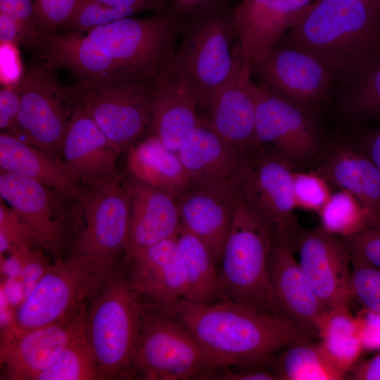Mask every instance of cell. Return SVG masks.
Here are the masks:
<instances>
[{"label":"cell","mask_w":380,"mask_h":380,"mask_svg":"<svg viewBox=\"0 0 380 380\" xmlns=\"http://www.w3.org/2000/svg\"><path fill=\"white\" fill-rule=\"evenodd\" d=\"M173 11L125 18L87 34L54 31L38 35L32 49L47 67L65 69L75 86L122 77L158 79L170 72L184 19Z\"/></svg>","instance_id":"cell-1"},{"label":"cell","mask_w":380,"mask_h":380,"mask_svg":"<svg viewBox=\"0 0 380 380\" xmlns=\"http://www.w3.org/2000/svg\"><path fill=\"white\" fill-rule=\"evenodd\" d=\"M276 46L310 54L346 87L380 49V11L361 0H314Z\"/></svg>","instance_id":"cell-2"},{"label":"cell","mask_w":380,"mask_h":380,"mask_svg":"<svg viewBox=\"0 0 380 380\" xmlns=\"http://www.w3.org/2000/svg\"><path fill=\"white\" fill-rule=\"evenodd\" d=\"M158 308L174 315L206 350L227 365L265 360L308 338L271 314L229 300L203 304L182 299Z\"/></svg>","instance_id":"cell-3"},{"label":"cell","mask_w":380,"mask_h":380,"mask_svg":"<svg viewBox=\"0 0 380 380\" xmlns=\"http://www.w3.org/2000/svg\"><path fill=\"white\" fill-rule=\"evenodd\" d=\"M144 310L120 269L109 272L92 296L85 336L105 379H132Z\"/></svg>","instance_id":"cell-4"},{"label":"cell","mask_w":380,"mask_h":380,"mask_svg":"<svg viewBox=\"0 0 380 380\" xmlns=\"http://www.w3.org/2000/svg\"><path fill=\"white\" fill-rule=\"evenodd\" d=\"M242 58L231 13L220 9L184 20L170 73L193 91L201 111Z\"/></svg>","instance_id":"cell-5"},{"label":"cell","mask_w":380,"mask_h":380,"mask_svg":"<svg viewBox=\"0 0 380 380\" xmlns=\"http://www.w3.org/2000/svg\"><path fill=\"white\" fill-rule=\"evenodd\" d=\"M274 236L272 226L236 194L232 226L218 270L222 299L270 314L271 257Z\"/></svg>","instance_id":"cell-6"},{"label":"cell","mask_w":380,"mask_h":380,"mask_svg":"<svg viewBox=\"0 0 380 380\" xmlns=\"http://www.w3.org/2000/svg\"><path fill=\"white\" fill-rule=\"evenodd\" d=\"M122 179L115 172L88 188L71 208L70 255L89 258L108 272L117 268L127 244L129 202Z\"/></svg>","instance_id":"cell-7"},{"label":"cell","mask_w":380,"mask_h":380,"mask_svg":"<svg viewBox=\"0 0 380 380\" xmlns=\"http://www.w3.org/2000/svg\"><path fill=\"white\" fill-rule=\"evenodd\" d=\"M227 365L206 350L174 315L144 303L132 379H195L210 369Z\"/></svg>","instance_id":"cell-8"},{"label":"cell","mask_w":380,"mask_h":380,"mask_svg":"<svg viewBox=\"0 0 380 380\" xmlns=\"http://www.w3.org/2000/svg\"><path fill=\"white\" fill-rule=\"evenodd\" d=\"M161 77H122L86 87H65V89L70 101L85 107L119 154L129 148L150 125L154 95Z\"/></svg>","instance_id":"cell-9"},{"label":"cell","mask_w":380,"mask_h":380,"mask_svg":"<svg viewBox=\"0 0 380 380\" xmlns=\"http://www.w3.org/2000/svg\"><path fill=\"white\" fill-rule=\"evenodd\" d=\"M108 273L84 256L59 259L49 265L18 305L11 327L30 329L70 317L89 305Z\"/></svg>","instance_id":"cell-10"},{"label":"cell","mask_w":380,"mask_h":380,"mask_svg":"<svg viewBox=\"0 0 380 380\" xmlns=\"http://www.w3.org/2000/svg\"><path fill=\"white\" fill-rule=\"evenodd\" d=\"M54 70L37 60L18 81V139L61 160L71 106Z\"/></svg>","instance_id":"cell-11"},{"label":"cell","mask_w":380,"mask_h":380,"mask_svg":"<svg viewBox=\"0 0 380 380\" xmlns=\"http://www.w3.org/2000/svg\"><path fill=\"white\" fill-rule=\"evenodd\" d=\"M292 172L291 166L277 153L261 148L244 162L235 190L294 250L303 229L294 214Z\"/></svg>","instance_id":"cell-12"},{"label":"cell","mask_w":380,"mask_h":380,"mask_svg":"<svg viewBox=\"0 0 380 380\" xmlns=\"http://www.w3.org/2000/svg\"><path fill=\"white\" fill-rule=\"evenodd\" d=\"M250 70L255 84L310 113L326 101L336 81L313 56L281 46H274L251 61Z\"/></svg>","instance_id":"cell-13"},{"label":"cell","mask_w":380,"mask_h":380,"mask_svg":"<svg viewBox=\"0 0 380 380\" xmlns=\"http://www.w3.org/2000/svg\"><path fill=\"white\" fill-rule=\"evenodd\" d=\"M255 134L260 148L277 153L293 169L310 160L319 149V139L310 112L271 94L253 80Z\"/></svg>","instance_id":"cell-14"},{"label":"cell","mask_w":380,"mask_h":380,"mask_svg":"<svg viewBox=\"0 0 380 380\" xmlns=\"http://www.w3.org/2000/svg\"><path fill=\"white\" fill-rule=\"evenodd\" d=\"M87 307L60 321L30 329L7 328L0 360L11 380H36L61 352L85 334Z\"/></svg>","instance_id":"cell-15"},{"label":"cell","mask_w":380,"mask_h":380,"mask_svg":"<svg viewBox=\"0 0 380 380\" xmlns=\"http://www.w3.org/2000/svg\"><path fill=\"white\" fill-rule=\"evenodd\" d=\"M291 244L275 234L271 257L269 309L303 336L318 337V324L325 311Z\"/></svg>","instance_id":"cell-16"},{"label":"cell","mask_w":380,"mask_h":380,"mask_svg":"<svg viewBox=\"0 0 380 380\" xmlns=\"http://www.w3.org/2000/svg\"><path fill=\"white\" fill-rule=\"evenodd\" d=\"M1 198L57 254L70 236V201L37 181L1 170Z\"/></svg>","instance_id":"cell-17"},{"label":"cell","mask_w":380,"mask_h":380,"mask_svg":"<svg viewBox=\"0 0 380 380\" xmlns=\"http://www.w3.org/2000/svg\"><path fill=\"white\" fill-rule=\"evenodd\" d=\"M299 263L325 310L349 308L350 254L341 238L321 227L302 230L294 247Z\"/></svg>","instance_id":"cell-18"},{"label":"cell","mask_w":380,"mask_h":380,"mask_svg":"<svg viewBox=\"0 0 380 380\" xmlns=\"http://www.w3.org/2000/svg\"><path fill=\"white\" fill-rule=\"evenodd\" d=\"M131 289L146 303L165 307L184 298L186 279L175 236L124 260Z\"/></svg>","instance_id":"cell-19"},{"label":"cell","mask_w":380,"mask_h":380,"mask_svg":"<svg viewBox=\"0 0 380 380\" xmlns=\"http://www.w3.org/2000/svg\"><path fill=\"white\" fill-rule=\"evenodd\" d=\"M250 63L243 58L232 77L209 100L202 121L247 158L259 151Z\"/></svg>","instance_id":"cell-20"},{"label":"cell","mask_w":380,"mask_h":380,"mask_svg":"<svg viewBox=\"0 0 380 380\" xmlns=\"http://www.w3.org/2000/svg\"><path fill=\"white\" fill-rule=\"evenodd\" d=\"M314 0H241L232 10L236 42L244 60L277 45L310 9Z\"/></svg>","instance_id":"cell-21"},{"label":"cell","mask_w":380,"mask_h":380,"mask_svg":"<svg viewBox=\"0 0 380 380\" xmlns=\"http://www.w3.org/2000/svg\"><path fill=\"white\" fill-rule=\"evenodd\" d=\"M69 103L71 112L61 161L77 182L89 188L116 172L118 154L85 107Z\"/></svg>","instance_id":"cell-22"},{"label":"cell","mask_w":380,"mask_h":380,"mask_svg":"<svg viewBox=\"0 0 380 380\" xmlns=\"http://www.w3.org/2000/svg\"><path fill=\"white\" fill-rule=\"evenodd\" d=\"M125 186L129 225L125 259L137 251L174 237L182 226L176 197L132 176Z\"/></svg>","instance_id":"cell-23"},{"label":"cell","mask_w":380,"mask_h":380,"mask_svg":"<svg viewBox=\"0 0 380 380\" xmlns=\"http://www.w3.org/2000/svg\"><path fill=\"white\" fill-rule=\"evenodd\" d=\"M177 153L189 188H235L239 171L249 158L203 121Z\"/></svg>","instance_id":"cell-24"},{"label":"cell","mask_w":380,"mask_h":380,"mask_svg":"<svg viewBox=\"0 0 380 380\" xmlns=\"http://www.w3.org/2000/svg\"><path fill=\"white\" fill-rule=\"evenodd\" d=\"M236 190L231 186L189 188L176 197L182 226L201 240L220 265L232 226Z\"/></svg>","instance_id":"cell-25"},{"label":"cell","mask_w":380,"mask_h":380,"mask_svg":"<svg viewBox=\"0 0 380 380\" xmlns=\"http://www.w3.org/2000/svg\"><path fill=\"white\" fill-rule=\"evenodd\" d=\"M202 123L193 91L170 72L163 76L154 95L149 126L169 149L177 152L192 132Z\"/></svg>","instance_id":"cell-26"},{"label":"cell","mask_w":380,"mask_h":380,"mask_svg":"<svg viewBox=\"0 0 380 380\" xmlns=\"http://www.w3.org/2000/svg\"><path fill=\"white\" fill-rule=\"evenodd\" d=\"M0 167L52 188L70 201L79 200L88 189L75 179L61 160L4 132L0 134Z\"/></svg>","instance_id":"cell-27"},{"label":"cell","mask_w":380,"mask_h":380,"mask_svg":"<svg viewBox=\"0 0 380 380\" xmlns=\"http://www.w3.org/2000/svg\"><path fill=\"white\" fill-rule=\"evenodd\" d=\"M316 172L330 185L355 196L380 224V170L365 153L338 144Z\"/></svg>","instance_id":"cell-28"},{"label":"cell","mask_w":380,"mask_h":380,"mask_svg":"<svg viewBox=\"0 0 380 380\" xmlns=\"http://www.w3.org/2000/svg\"><path fill=\"white\" fill-rule=\"evenodd\" d=\"M127 163L131 176L175 197L189 188L188 175L177 153L155 135L132 145Z\"/></svg>","instance_id":"cell-29"},{"label":"cell","mask_w":380,"mask_h":380,"mask_svg":"<svg viewBox=\"0 0 380 380\" xmlns=\"http://www.w3.org/2000/svg\"><path fill=\"white\" fill-rule=\"evenodd\" d=\"M186 279L183 299L209 304L222 300L217 263L206 245L182 226L175 235Z\"/></svg>","instance_id":"cell-30"},{"label":"cell","mask_w":380,"mask_h":380,"mask_svg":"<svg viewBox=\"0 0 380 380\" xmlns=\"http://www.w3.org/2000/svg\"><path fill=\"white\" fill-rule=\"evenodd\" d=\"M318 338L324 355L347 376L364 352L357 318L350 308L325 310L318 324Z\"/></svg>","instance_id":"cell-31"},{"label":"cell","mask_w":380,"mask_h":380,"mask_svg":"<svg viewBox=\"0 0 380 380\" xmlns=\"http://www.w3.org/2000/svg\"><path fill=\"white\" fill-rule=\"evenodd\" d=\"M267 362L277 380H341L346 375L322 351L319 342L302 339L270 356Z\"/></svg>","instance_id":"cell-32"},{"label":"cell","mask_w":380,"mask_h":380,"mask_svg":"<svg viewBox=\"0 0 380 380\" xmlns=\"http://www.w3.org/2000/svg\"><path fill=\"white\" fill-rule=\"evenodd\" d=\"M317 215L321 227L340 238L355 235L376 224L369 209L343 189L332 193Z\"/></svg>","instance_id":"cell-33"},{"label":"cell","mask_w":380,"mask_h":380,"mask_svg":"<svg viewBox=\"0 0 380 380\" xmlns=\"http://www.w3.org/2000/svg\"><path fill=\"white\" fill-rule=\"evenodd\" d=\"M345 87L344 108L349 116L364 120L380 119V49Z\"/></svg>","instance_id":"cell-34"},{"label":"cell","mask_w":380,"mask_h":380,"mask_svg":"<svg viewBox=\"0 0 380 380\" xmlns=\"http://www.w3.org/2000/svg\"><path fill=\"white\" fill-rule=\"evenodd\" d=\"M85 334L65 347L36 380H101Z\"/></svg>","instance_id":"cell-35"},{"label":"cell","mask_w":380,"mask_h":380,"mask_svg":"<svg viewBox=\"0 0 380 380\" xmlns=\"http://www.w3.org/2000/svg\"><path fill=\"white\" fill-rule=\"evenodd\" d=\"M44 248L39 234L1 198L0 252L11 253L23 248Z\"/></svg>","instance_id":"cell-36"},{"label":"cell","mask_w":380,"mask_h":380,"mask_svg":"<svg viewBox=\"0 0 380 380\" xmlns=\"http://www.w3.org/2000/svg\"><path fill=\"white\" fill-rule=\"evenodd\" d=\"M351 291L363 309L380 312V269L350 254Z\"/></svg>","instance_id":"cell-37"},{"label":"cell","mask_w":380,"mask_h":380,"mask_svg":"<svg viewBox=\"0 0 380 380\" xmlns=\"http://www.w3.org/2000/svg\"><path fill=\"white\" fill-rule=\"evenodd\" d=\"M292 180L296 209L317 213L332 194L329 183L316 171H293Z\"/></svg>","instance_id":"cell-38"},{"label":"cell","mask_w":380,"mask_h":380,"mask_svg":"<svg viewBox=\"0 0 380 380\" xmlns=\"http://www.w3.org/2000/svg\"><path fill=\"white\" fill-rule=\"evenodd\" d=\"M128 18L120 11L98 0H77L67 20L63 25L72 32H89L115 20Z\"/></svg>","instance_id":"cell-39"},{"label":"cell","mask_w":380,"mask_h":380,"mask_svg":"<svg viewBox=\"0 0 380 380\" xmlns=\"http://www.w3.org/2000/svg\"><path fill=\"white\" fill-rule=\"evenodd\" d=\"M195 379L277 380V378L267 359L258 362L216 367L200 374Z\"/></svg>","instance_id":"cell-40"},{"label":"cell","mask_w":380,"mask_h":380,"mask_svg":"<svg viewBox=\"0 0 380 380\" xmlns=\"http://www.w3.org/2000/svg\"><path fill=\"white\" fill-rule=\"evenodd\" d=\"M77 0H33L38 35L46 34L63 25Z\"/></svg>","instance_id":"cell-41"},{"label":"cell","mask_w":380,"mask_h":380,"mask_svg":"<svg viewBox=\"0 0 380 380\" xmlns=\"http://www.w3.org/2000/svg\"><path fill=\"white\" fill-rule=\"evenodd\" d=\"M0 13L9 16L18 23L21 45L32 48L38 37L33 0H0Z\"/></svg>","instance_id":"cell-42"},{"label":"cell","mask_w":380,"mask_h":380,"mask_svg":"<svg viewBox=\"0 0 380 380\" xmlns=\"http://www.w3.org/2000/svg\"><path fill=\"white\" fill-rule=\"evenodd\" d=\"M341 239L351 255L380 269V224Z\"/></svg>","instance_id":"cell-43"},{"label":"cell","mask_w":380,"mask_h":380,"mask_svg":"<svg viewBox=\"0 0 380 380\" xmlns=\"http://www.w3.org/2000/svg\"><path fill=\"white\" fill-rule=\"evenodd\" d=\"M20 91L18 81L0 90V128L3 132L18 137V114Z\"/></svg>","instance_id":"cell-44"},{"label":"cell","mask_w":380,"mask_h":380,"mask_svg":"<svg viewBox=\"0 0 380 380\" xmlns=\"http://www.w3.org/2000/svg\"><path fill=\"white\" fill-rule=\"evenodd\" d=\"M355 317L364 351L380 352V312L362 308Z\"/></svg>","instance_id":"cell-45"},{"label":"cell","mask_w":380,"mask_h":380,"mask_svg":"<svg viewBox=\"0 0 380 380\" xmlns=\"http://www.w3.org/2000/svg\"><path fill=\"white\" fill-rule=\"evenodd\" d=\"M217 0H172L173 11L179 15L201 16L220 10Z\"/></svg>","instance_id":"cell-46"},{"label":"cell","mask_w":380,"mask_h":380,"mask_svg":"<svg viewBox=\"0 0 380 380\" xmlns=\"http://www.w3.org/2000/svg\"><path fill=\"white\" fill-rule=\"evenodd\" d=\"M346 379L380 380V353L358 362L348 373Z\"/></svg>","instance_id":"cell-47"},{"label":"cell","mask_w":380,"mask_h":380,"mask_svg":"<svg viewBox=\"0 0 380 380\" xmlns=\"http://www.w3.org/2000/svg\"><path fill=\"white\" fill-rule=\"evenodd\" d=\"M1 44H21L20 30L18 23L9 16L0 13Z\"/></svg>","instance_id":"cell-48"},{"label":"cell","mask_w":380,"mask_h":380,"mask_svg":"<svg viewBox=\"0 0 380 380\" xmlns=\"http://www.w3.org/2000/svg\"><path fill=\"white\" fill-rule=\"evenodd\" d=\"M363 152L380 170V126L367 134L363 141Z\"/></svg>","instance_id":"cell-49"},{"label":"cell","mask_w":380,"mask_h":380,"mask_svg":"<svg viewBox=\"0 0 380 380\" xmlns=\"http://www.w3.org/2000/svg\"><path fill=\"white\" fill-rule=\"evenodd\" d=\"M380 11V0H361Z\"/></svg>","instance_id":"cell-50"}]
</instances>
